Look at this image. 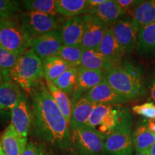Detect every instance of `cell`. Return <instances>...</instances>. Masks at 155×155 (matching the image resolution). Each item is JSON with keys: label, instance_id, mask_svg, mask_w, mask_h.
I'll use <instances>...</instances> for the list:
<instances>
[{"label": "cell", "instance_id": "7a4b0ae2", "mask_svg": "<svg viewBox=\"0 0 155 155\" xmlns=\"http://www.w3.org/2000/svg\"><path fill=\"white\" fill-rule=\"evenodd\" d=\"M104 80L129 101L145 95L142 69L129 61H123L104 73Z\"/></svg>", "mask_w": 155, "mask_h": 155}, {"label": "cell", "instance_id": "f546056e", "mask_svg": "<svg viewBox=\"0 0 155 155\" xmlns=\"http://www.w3.org/2000/svg\"><path fill=\"white\" fill-rule=\"evenodd\" d=\"M83 49L81 46L62 45L56 55L68 63L71 67L80 66Z\"/></svg>", "mask_w": 155, "mask_h": 155}, {"label": "cell", "instance_id": "8fae6325", "mask_svg": "<svg viewBox=\"0 0 155 155\" xmlns=\"http://www.w3.org/2000/svg\"><path fill=\"white\" fill-rule=\"evenodd\" d=\"M63 45L59 29L42 35L32 39L30 49L41 60L56 55L58 50Z\"/></svg>", "mask_w": 155, "mask_h": 155}, {"label": "cell", "instance_id": "ac0fdd59", "mask_svg": "<svg viewBox=\"0 0 155 155\" xmlns=\"http://www.w3.org/2000/svg\"><path fill=\"white\" fill-rule=\"evenodd\" d=\"M20 87L12 79L5 81L0 86V114L11 113L23 94Z\"/></svg>", "mask_w": 155, "mask_h": 155}, {"label": "cell", "instance_id": "4316f807", "mask_svg": "<svg viewBox=\"0 0 155 155\" xmlns=\"http://www.w3.org/2000/svg\"><path fill=\"white\" fill-rule=\"evenodd\" d=\"M46 86H47L50 94L53 97L54 101L55 102L56 105L60 109V111H61V113L63 114L64 117L69 124L73 108L71 99L66 94H65L59 88H58L52 83L46 82Z\"/></svg>", "mask_w": 155, "mask_h": 155}, {"label": "cell", "instance_id": "836d02e7", "mask_svg": "<svg viewBox=\"0 0 155 155\" xmlns=\"http://www.w3.org/2000/svg\"><path fill=\"white\" fill-rule=\"evenodd\" d=\"M22 155H54L49 147L42 142L36 143L30 141L28 144Z\"/></svg>", "mask_w": 155, "mask_h": 155}, {"label": "cell", "instance_id": "30bf717a", "mask_svg": "<svg viewBox=\"0 0 155 155\" xmlns=\"http://www.w3.org/2000/svg\"><path fill=\"white\" fill-rule=\"evenodd\" d=\"M11 124L21 137L28 139L32 125L30 101L24 92L17 104L12 109Z\"/></svg>", "mask_w": 155, "mask_h": 155}, {"label": "cell", "instance_id": "4fadbf2b", "mask_svg": "<svg viewBox=\"0 0 155 155\" xmlns=\"http://www.w3.org/2000/svg\"><path fill=\"white\" fill-rule=\"evenodd\" d=\"M83 97L95 104L123 105L129 101L116 93L105 80L85 93Z\"/></svg>", "mask_w": 155, "mask_h": 155}, {"label": "cell", "instance_id": "d6a6232c", "mask_svg": "<svg viewBox=\"0 0 155 155\" xmlns=\"http://www.w3.org/2000/svg\"><path fill=\"white\" fill-rule=\"evenodd\" d=\"M134 113L142 116L147 120L155 119V104L154 102H147L132 108Z\"/></svg>", "mask_w": 155, "mask_h": 155}, {"label": "cell", "instance_id": "83f0119b", "mask_svg": "<svg viewBox=\"0 0 155 155\" xmlns=\"http://www.w3.org/2000/svg\"><path fill=\"white\" fill-rule=\"evenodd\" d=\"M78 68L71 67L52 83L68 96H73L77 85Z\"/></svg>", "mask_w": 155, "mask_h": 155}, {"label": "cell", "instance_id": "44dd1931", "mask_svg": "<svg viewBox=\"0 0 155 155\" xmlns=\"http://www.w3.org/2000/svg\"><path fill=\"white\" fill-rule=\"evenodd\" d=\"M131 19L138 31L155 22V0L141 1L131 13Z\"/></svg>", "mask_w": 155, "mask_h": 155}, {"label": "cell", "instance_id": "e575fe53", "mask_svg": "<svg viewBox=\"0 0 155 155\" xmlns=\"http://www.w3.org/2000/svg\"><path fill=\"white\" fill-rule=\"evenodd\" d=\"M141 1H137V0H116V2L119 5L121 8H123L126 11L130 10L134 8Z\"/></svg>", "mask_w": 155, "mask_h": 155}, {"label": "cell", "instance_id": "f1b7e54d", "mask_svg": "<svg viewBox=\"0 0 155 155\" xmlns=\"http://www.w3.org/2000/svg\"><path fill=\"white\" fill-rule=\"evenodd\" d=\"M22 5L26 11L36 12L56 17L58 15L55 0H25Z\"/></svg>", "mask_w": 155, "mask_h": 155}, {"label": "cell", "instance_id": "ffe728a7", "mask_svg": "<svg viewBox=\"0 0 155 155\" xmlns=\"http://www.w3.org/2000/svg\"><path fill=\"white\" fill-rule=\"evenodd\" d=\"M97 50L116 65H119L123 62L125 55L124 52L116 41L111 26L106 31Z\"/></svg>", "mask_w": 155, "mask_h": 155}, {"label": "cell", "instance_id": "8992f818", "mask_svg": "<svg viewBox=\"0 0 155 155\" xmlns=\"http://www.w3.org/2000/svg\"><path fill=\"white\" fill-rule=\"evenodd\" d=\"M106 137L88 127L71 129L70 149L73 155H106Z\"/></svg>", "mask_w": 155, "mask_h": 155}, {"label": "cell", "instance_id": "e0dca14e", "mask_svg": "<svg viewBox=\"0 0 155 155\" xmlns=\"http://www.w3.org/2000/svg\"><path fill=\"white\" fill-rule=\"evenodd\" d=\"M28 144V139L21 137L12 124L6 128L0 141L5 155H22Z\"/></svg>", "mask_w": 155, "mask_h": 155}, {"label": "cell", "instance_id": "d590c367", "mask_svg": "<svg viewBox=\"0 0 155 155\" xmlns=\"http://www.w3.org/2000/svg\"><path fill=\"white\" fill-rule=\"evenodd\" d=\"M150 95L155 104V75H153L150 82Z\"/></svg>", "mask_w": 155, "mask_h": 155}, {"label": "cell", "instance_id": "6da1fadb", "mask_svg": "<svg viewBox=\"0 0 155 155\" xmlns=\"http://www.w3.org/2000/svg\"><path fill=\"white\" fill-rule=\"evenodd\" d=\"M31 129L42 144L58 150L70 149L71 129L68 123L54 101L46 83L30 93Z\"/></svg>", "mask_w": 155, "mask_h": 155}, {"label": "cell", "instance_id": "d4e9b609", "mask_svg": "<svg viewBox=\"0 0 155 155\" xmlns=\"http://www.w3.org/2000/svg\"><path fill=\"white\" fill-rule=\"evenodd\" d=\"M56 8L58 15L70 18L88 12L87 0H56Z\"/></svg>", "mask_w": 155, "mask_h": 155}, {"label": "cell", "instance_id": "b9f144b4", "mask_svg": "<svg viewBox=\"0 0 155 155\" xmlns=\"http://www.w3.org/2000/svg\"><path fill=\"white\" fill-rule=\"evenodd\" d=\"M0 155H5V153H4L1 147V144H0Z\"/></svg>", "mask_w": 155, "mask_h": 155}, {"label": "cell", "instance_id": "3957f363", "mask_svg": "<svg viewBox=\"0 0 155 155\" xmlns=\"http://www.w3.org/2000/svg\"><path fill=\"white\" fill-rule=\"evenodd\" d=\"M9 75L23 92L30 95L35 88L43 83L45 76L42 60L32 50L28 49L19 56Z\"/></svg>", "mask_w": 155, "mask_h": 155}, {"label": "cell", "instance_id": "9a60e30c", "mask_svg": "<svg viewBox=\"0 0 155 155\" xmlns=\"http://www.w3.org/2000/svg\"><path fill=\"white\" fill-rule=\"evenodd\" d=\"M104 80V72L93 71L78 66L77 85L72 96V104H75L88 90L96 86Z\"/></svg>", "mask_w": 155, "mask_h": 155}, {"label": "cell", "instance_id": "52a82bcc", "mask_svg": "<svg viewBox=\"0 0 155 155\" xmlns=\"http://www.w3.org/2000/svg\"><path fill=\"white\" fill-rule=\"evenodd\" d=\"M30 40L25 34L19 21L15 18L0 19V45L21 55L30 49Z\"/></svg>", "mask_w": 155, "mask_h": 155}, {"label": "cell", "instance_id": "603a6c76", "mask_svg": "<svg viewBox=\"0 0 155 155\" xmlns=\"http://www.w3.org/2000/svg\"><path fill=\"white\" fill-rule=\"evenodd\" d=\"M116 65L98 50H83L80 67L93 71H101L105 73Z\"/></svg>", "mask_w": 155, "mask_h": 155}, {"label": "cell", "instance_id": "277c9868", "mask_svg": "<svg viewBox=\"0 0 155 155\" xmlns=\"http://www.w3.org/2000/svg\"><path fill=\"white\" fill-rule=\"evenodd\" d=\"M128 110L122 105L96 104L87 127L106 138L117 127Z\"/></svg>", "mask_w": 155, "mask_h": 155}, {"label": "cell", "instance_id": "9c48e42d", "mask_svg": "<svg viewBox=\"0 0 155 155\" xmlns=\"http://www.w3.org/2000/svg\"><path fill=\"white\" fill-rule=\"evenodd\" d=\"M111 28L116 41L124 53H131L136 48L139 32L131 17H123L114 23Z\"/></svg>", "mask_w": 155, "mask_h": 155}, {"label": "cell", "instance_id": "d6986e66", "mask_svg": "<svg viewBox=\"0 0 155 155\" xmlns=\"http://www.w3.org/2000/svg\"><path fill=\"white\" fill-rule=\"evenodd\" d=\"M96 104L81 97L73 105L72 114L70 121V129L86 127Z\"/></svg>", "mask_w": 155, "mask_h": 155}, {"label": "cell", "instance_id": "f35d334b", "mask_svg": "<svg viewBox=\"0 0 155 155\" xmlns=\"http://www.w3.org/2000/svg\"><path fill=\"white\" fill-rule=\"evenodd\" d=\"M146 124L149 130L155 134V119L147 120L146 121Z\"/></svg>", "mask_w": 155, "mask_h": 155}, {"label": "cell", "instance_id": "74e56055", "mask_svg": "<svg viewBox=\"0 0 155 155\" xmlns=\"http://www.w3.org/2000/svg\"><path fill=\"white\" fill-rule=\"evenodd\" d=\"M9 79H10L9 73L5 72V71H3L0 68V86H1L5 81L9 80Z\"/></svg>", "mask_w": 155, "mask_h": 155}, {"label": "cell", "instance_id": "7402d4cb", "mask_svg": "<svg viewBox=\"0 0 155 155\" xmlns=\"http://www.w3.org/2000/svg\"><path fill=\"white\" fill-rule=\"evenodd\" d=\"M135 49L142 57H155V22L139 30Z\"/></svg>", "mask_w": 155, "mask_h": 155}, {"label": "cell", "instance_id": "ab89813d", "mask_svg": "<svg viewBox=\"0 0 155 155\" xmlns=\"http://www.w3.org/2000/svg\"><path fill=\"white\" fill-rule=\"evenodd\" d=\"M150 155H155V141L154 143V144L152 145V147L150 148V150L147 152Z\"/></svg>", "mask_w": 155, "mask_h": 155}, {"label": "cell", "instance_id": "5bb4252c", "mask_svg": "<svg viewBox=\"0 0 155 155\" xmlns=\"http://www.w3.org/2000/svg\"><path fill=\"white\" fill-rule=\"evenodd\" d=\"M109 27L101 19L90 15L81 42V48L83 50H98Z\"/></svg>", "mask_w": 155, "mask_h": 155}, {"label": "cell", "instance_id": "8d00e7d4", "mask_svg": "<svg viewBox=\"0 0 155 155\" xmlns=\"http://www.w3.org/2000/svg\"><path fill=\"white\" fill-rule=\"evenodd\" d=\"M105 0H87V2H88V11L90 9L95 7H98V5H100L101 4L104 3Z\"/></svg>", "mask_w": 155, "mask_h": 155}, {"label": "cell", "instance_id": "1f68e13d", "mask_svg": "<svg viewBox=\"0 0 155 155\" xmlns=\"http://www.w3.org/2000/svg\"><path fill=\"white\" fill-rule=\"evenodd\" d=\"M19 56L0 45V68L9 73L17 64Z\"/></svg>", "mask_w": 155, "mask_h": 155}, {"label": "cell", "instance_id": "7c38bea8", "mask_svg": "<svg viewBox=\"0 0 155 155\" xmlns=\"http://www.w3.org/2000/svg\"><path fill=\"white\" fill-rule=\"evenodd\" d=\"M90 15H84L68 19L59 28L63 45L80 46Z\"/></svg>", "mask_w": 155, "mask_h": 155}, {"label": "cell", "instance_id": "ba28073f", "mask_svg": "<svg viewBox=\"0 0 155 155\" xmlns=\"http://www.w3.org/2000/svg\"><path fill=\"white\" fill-rule=\"evenodd\" d=\"M19 22L25 34L30 40L59 29L56 17L36 12L25 11L21 13Z\"/></svg>", "mask_w": 155, "mask_h": 155}, {"label": "cell", "instance_id": "2e32d148", "mask_svg": "<svg viewBox=\"0 0 155 155\" xmlns=\"http://www.w3.org/2000/svg\"><path fill=\"white\" fill-rule=\"evenodd\" d=\"M126 11L114 0H105L104 3L88 11V15H92L105 22L108 26L125 17Z\"/></svg>", "mask_w": 155, "mask_h": 155}, {"label": "cell", "instance_id": "60d3db41", "mask_svg": "<svg viewBox=\"0 0 155 155\" xmlns=\"http://www.w3.org/2000/svg\"><path fill=\"white\" fill-rule=\"evenodd\" d=\"M134 155H150L147 152H136Z\"/></svg>", "mask_w": 155, "mask_h": 155}, {"label": "cell", "instance_id": "4dcf8cb0", "mask_svg": "<svg viewBox=\"0 0 155 155\" xmlns=\"http://www.w3.org/2000/svg\"><path fill=\"white\" fill-rule=\"evenodd\" d=\"M22 2L0 0V19L15 18L20 11Z\"/></svg>", "mask_w": 155, "mask_h": 155}, {"label": "cell", "instance_id": "cb8c5ba5", "mask_svg": "<svg viewBox=\"0 0 155 155\" xmlns=\"http://www.w3.org/2000/svg\"><path fill=\"white\" fill-rule=\"evenodd\" d=\"M132 140L136 152H147L154 144L155 134L149 130L146 121H143L133 130Z\"/></svg>", "mask_w": 155, "mask_h": 155}, {"label": "cell", "instance_id": "5b68a950", "mask_svg": "<svg viewBox=\"0 0 155 155\" xmlns=\"http://www.w3.org/2000/svg\"><path fill=\"white\" fill-rule=\"evenodd\" d=\"M133 116L128 110L121 122L105 140L106 155H133Z\"/></svg>", "mask_w": 155, "mask_h": 155}, {"label": "cell", "instance_id": "484cf974", "mask_svg": "<svg viewBox=\"0 0 155 155\" xmlns=\"http://www.w3.org/2000/svg\"><path fill=\"white\" fill-rule=\"evenodd\" d=\"M43 65L45 80L52 83L60 77L71 66L57 55L50 56L42 60Z\"/></svg>", "mask_w": 155, "mask_h": 155}]
</instances>
